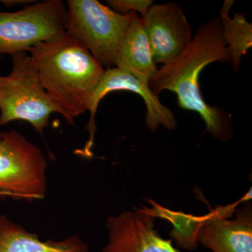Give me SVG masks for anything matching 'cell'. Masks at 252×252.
Wrapping results in <instances>:
<instances>
[{
	"mask_svg": "<svg viewBox=\"0 0 252 252\" xmlns=\"http://www.w3.org/2000/svg\"><path fill=\"white\" fill-rule=\"evenodd\" d=\"M214 62H230L219 18L200 26L178 57L158 68L149 86L157 96L163 91L175 93L181 108L198 113L207 130L217 140L226 142L233 135L230 117L223 109L205 102L199 82L204 68Z\"/></svg>",
	"mask_w": 252,
	"mask_h": 252,
	"instance_id": "cell-1",
	"label": "cell"
},
{
	"mask_svg": "<svg viewBox=\"0 0 252 252\" xmlns=\"http://www.w3.org/2000/svg\"><path fill=\"white\" fill-rule=\"evenodd\" d=\"M42 87L68 124L89 111L105 69L89 50L65 33L28 49Z\"/></svg>",
	"mask_w": 252,
	"mask_h": 252,
	"instance_id": "cell-2",
	"label": "cell"
},
{
	"mask_svg": "<svg viewBox=\"0 0 252 252\" xmlns=\"http://www.w3.org/2000/svg\"><path fill=\"white\" fill-rule=\"evenodd\" d=\"M64 28L106 69L115 67L126 31L135 12L119 14L97 0H68Z\"/></svg>",
	"mask_w": 252,
	"mask_h": 252,
	"instance_id": "cell-3",
	"label": "cell"
},
{
	"mask_svg": "<svg viewBox=\"0 0 252 252\" xmlns=\"http://www.w3.org/2000/svg\"><path fill=\"white\" fill-rule=\"evenodd\" d=\"M11 56L12 70L8 75L0 76V126L25 121L42 134L51 113H59V109L41 86L27 51Z\"/></svg>",
	"mask_w": 252,
	"mask_h": 252,
	"instance_id": "cell-4",
	"label": "cell"
},
{
	"mask_svg": "<svg viewBox=\"0 0 252 252\" xmlns=\"http://www.w3.org/2000/svg\"><path fill=\"white\" fill-rule=\"evenodd\" d=\"M46 160L42 151L15 130L0 139V196L31 202L46 193Z\"/></svg>",
	"mask_w": 252,
	"mask_h": 252,
	"instance_id": "cell-5",
	"label": "cell"
},
{
	"mask_svg": "<svg viewBox=\"0 0 252 252\" xmlns=\"http://www.w3.org/2000/svg\"><path fill=\"white\" fill-rule=\"evenodd\" d=\"M66 9L61 0H46L15 12L0 11V55L27 51L64 35Z\"/></svg>",
	"mask_w": 252,
	"mask_h": 252,
	"instance_id": "cell-6",
	"label": "cell"
},
{
	"mask_svg": "<svg viewBox=\"0 0 252 252\" xmlns=\"http://www.w3.org/2000/svg\"><path fill=\"white\" fill-rule=\"evenodd\" d=\"M140 20L156 64L171 62L192 40L187 16L175 3H153Z\"/></svg>",
	"mask_w": 252,
	"mask_h": 252,
	"instance_id": "cell-7",
	"label": "cell"
},
{
	"mask_svg": "<svg viewBox=\"0 0 252 252\" xmlns=\"http://www.w3.org/2000/svg\"><path fill=\"white\" fill-rule=\"evenodd\" d=\"M117 91H130L142 97L147 107L146 124L152 132H156L160 126L170 130L177 127V123L173 113L161 103L158 96L154 94L149 86L145 85L132 74L119 68H109L104 72L91 99L89 108L90 119L86 126V129L89 132V139L82 149L84 154L89 155L92 153L96 130L94 117L99 102L106 94Z\"/></svg>",
	"mask_w": 252,
	"mask_h": 252,
	"instance_id": "cell-8",
	"label": "cell"
},
{
	"mask_svg": "<svg viewBox=\"0 0 252 252\" xmlns=\"http://www.w3.org/2000/svg\"><path fill=\"white\" fill-rule=\"evenodd\" d=\"M156 217L149 207L128 210L109 216L106 227L109 243L102 252H182L154 228Z\"/></svg>",
	"mask_w": 252,
	"mask_h": 252,
	"instance_id": "cell-9",
	"label": "cell"
},
{
	"mask_svg": "<svg viewBox=\"0 0 252 252\" xmlns=\"http://www.w3.org/2000/svg\"><path fill=\"white\" fill-rule=\"evenodd\" d=\"M234 207H221L205 216L198 243L212 252H252V205L239 209L235 218L228 220Z\"/></svg>",
	"mask_w": 252,
	"mask_h": 252,
	"instance_id": "cell-10",
	"label": "cell"
},
{
	"mask_svg": "<svg viewBox=\"0 0 252 252\" xmlns=\"http://www.w3.org/2000/svg\"><path fill=\"white\" fill-rule=\"evenodd\" d=\"M115 67L132 74L147 86L157 74L158 67L137 13L131 20L119 47Z\"/></svg>",
	"mask_w": 252,
	"mask_h": 252,
	"instance_id": "cell-11",
	"label": "cell"
},
{
	"mask_svg": "<svg viewBox=\"0 0 252 252\" xmlns=\"http://www.w3.org/2000/svg\"><path fill=\"white\" fill-rule=\"evenodd\" d=\"M0 252H90L79 235L66 240L41 241L36 233L27 231L6 215H0Z\"/></svg>",
	"mask_w": 252,
	"mask_h": 252,
	"instance_id": "cell-12",
	"label": "cell"
},
{
	"mask_svg": "<svg viewBox=\"0 0 252 252\" xmlns=\"http://www.w3.org/2000/svg\"><path fill=\"white\" fill-rule=\"evenodd\" d=\"M234 1L225 0L220 12L222 35L230 55L233 70L239 71L242 57L252 46V25L245 15L235 14L230 17L229 11Z\"/></svg>",
	"mask_w": 252,
	"mask_h": 252,
	"instance_id": "cell-13",
	"label": "cell"
},
{
	"mask_svg": "<svg viewBox=\"0 0 252 252\" xmlns=\"http://www.w3.org/2000/svg\"><path fill=\"white\" fill-rule=\"evenodd\" d=\"M148 202L152 204V208L149 209L156 218L165 219L173 225L170 235L179 248L188 251L196 250L197 235L205 220V216H193L182 212L172 211L158 205L153 200H149Z\"/></svg>",
	"mask_w": 252,
	"mask_h": 252,
	"instance_id": "cell-14",
	"label": "cell"
},
{
	"mask_svg": "<svg viewBox=\"0 0 252 252\" xmlns=\"http://www.w3.org/2000/svg\"><path fill=\"white\" fill-rule=\"evenodd\" d=\"M107 3L111 9L119 14L135 12L142 16L152 6L153 1L151 0H109Z\"/></svg>",
	"mask_w": 252,
	"mask_h": 252,
	"instance_id": "cell-15",
	"label": "cell"
},
{
	"mask_svg": "<svg viewBox=\"0 0 252 252\" xmlns=\"http://www.w3.org/2000/svg\"><path fill=\"white\" fill-rule=\"evenodd\" d=\"M1 2H2L3 4L6 5V6H12V5L16 4H26V3H31L34 2V1H19V0H17V1H0Z\"/></svg>",
	"mask_w": 252,
	"mask_h": 252,
	"instance_id": "cell-16",
	"label": "cell"
},
{
	"mask_svg": "<svg viewBox=\"0 0 252 252\" xmlns=\"http://www.w3.org/2000/svg\"><path fill=\"white\" fill-rule=\"evenodd\" d=\"M1 136H2V132L0 131V139H1Z\"/></svg>",
	"mask_w": 252,
	"mask_h": 252,
	"instance_id": "cell-17",
	"label": "cell"
}]
</instances>
